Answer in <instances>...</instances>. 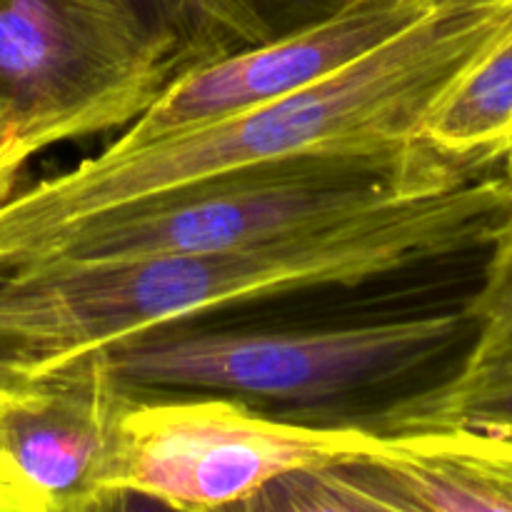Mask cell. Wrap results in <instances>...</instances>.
I'll list each match as a JSON object with an SVG mask.
<instances>
[{
    "mask_svg": "<svg viewBox=\"0 0 512 512\" xmlns=\"http://www.w3.org/2000/svg\"><path fill=\"white\" fill-rule=\"evenodd\" d=\"M78 512H190L153 495L128 488H108L95 493Z\"/></svg>",
    "mask_w": 512,
    "mask_h": 512,
    "instance_id": "cell-16",
    "label": "cell"
},
{
    "mask_svg": "<svg viewBox=\"0 0 512 512\" xmlns=\"http://www.w3.org/2000/svg\"><path fill=\"white\" fill-rule=\"evenodd\" d=\"M512 215L503 173L333 228L210 255L0 273V365L33 380L133 335L303 290L358 288L485 248Z\"/></svg>",
    "mask_w": 512,
    "mask_h": 512,
    "instance_id": "cell-1",
    "label": "cell"
},
{
    "mask_svg": "<svg viewBox=\"0 0 512 512\" xmlns=\"http://www.w3.org/2000/svg\"><path fill=\"white\" fill-rule=\"evenodd\" d=\"M465 328V310L313 330L185 333L175 325L105 350L115 378L135 395L323 403L423 368Z\"/></svg>",
    "mask_w": 512,
    "mask_h": 512,
    "instance_id": "cell-4",
    "label": "cell"
},
{
    "mask_svg": "<svg viewBox=\"0 0 512 512\" xmlns=\"http://www.w3.org/2000/svg\"><path fill=\"white\" fill-rule=\"evenodd\" d=\"M438 3L348 0L315 23L178 75L110 145L140 148L308 88L405 33Z\"/></svg>",
    "mask_w": 512,
    "mask_h": 512,
    "instance_id": "cell-7",
    "label": "cell"
},
{
    "mask_svg": "<svg viewBox=\"0 0 512 512\" xmlns=\"http://www.w3.org/2000/svg\"><path fill=\"white\" fill-rule=\"evenodd\" d=\"M512 28V0H440L338 73L270 103L93 158L0 198V270L103 215L285 160L413 148L440 95Z\"/></svg>",
    "mask_w": 512,
    "mask_h": 512,
    "instance_id": "cell-2",
    "label": "cell"
},
{
    "mask_svg": "<svg viewBox=\"0 0 512 512\" xmlns=\"http://www.w3.org/2000/svg\"><path fill=\"white\" fill-rule=\"evenodd\" d=\"M38 150L20 135L18 123L0 108V198L13 193L20 185V175L28 168Z\"/></svg>",
    "mask_w": 512,
    "mask_h": 512,
    "instance_id": "cell-14",
    "label": "cell"
},
{
    "mask_svg": "<svg viewBox=\"0 0 512 512\" xmlns=\"http://www.w3.org/2000/svg\"><path fill=\"white\" fill-rule=\"evenodd\" d=\"M368 425H303L268 418L223 395H135L120 418L108 488L153 495L183 510L248 498L290 470L368 458Z\"/></svg>",
    "mask_w": 512,
    "mask_h": 512,
    "instance_id": "cell-6",
    "label": "cell"
},
{
    "mask_svg": "<svg viewBox=\"0 0 512 512\" xmlns=\"http://www.w3.org/2000/svg\"><path fill=\"white\" fill-rule=\"evenodd\" d=\"M470 170L425 145L378 153H330L220 175L58 235L5 270L80 260L168 258L253 248L333 228L453 190Z\"/></svg>",
    "mask_w": 512,
    "mask_h": 512,
    "instance_id": "cell-3",
    "label": "cell"
},
{
    "mask_svg": "<svg viewBox=\"0 0 512 512\" xmlns=\"http://www.w3.org/2000/svg\"><path fill=\"white\" fill-rule=\"evenodd\" d=\"M25 383H30V380L20 378L18 373H13L10 368L0 365V393H3V390H10V388H18V385H25Z\"/></svg>",
    "mask_w": 512,
    "mask_h": 512,
    "instance_id": "cell-17",
    "label": "cell"
},
{
    "mask_svg": "<svg viewBox=\"0 0 512 512\" xmlns=\"http://www.w3.org/2000/svg\"><path fill=\"white\" fill-rule=\"evenodd\" d=\"M488 248L483 285L463 308L475 340L458 373L393 405L370 430L470 428L512 438V215Z\"/></svg>",
    "mask_w": 512,
    "mask_h": 512,
    "instance_id": "cell-9",
    "label": "cell"
},
{
    "mask_svg": "<svg viewBox=\"0 0 512 512\" xmlns=\"http://www.w3.org/2000/svg\"><path fill=\"white\" fill-rule=\"evenodd\" d=\"M133 398L95 350L0 393V450L55 512H78L105 490Z\"/></svg>",
    "mask_w": 512,
    "mask_h": 512,
    "instance_id": "cell-8",
    "label": "cell"
},
{
    "mask_svg": "<svg viewBox=\"0 0 512 512\" xmlns=\"http://www.w3.org/2000/svg\"><path fill=\"white\" fill-rule=\"evenodd\" d=\"M0 108H3V105H0Z\"/></svg>",
    "mask_w": 512,
    "mask_h": 512,
    "instance_id": "cell-19",
    "label": "cell"
},
{
    "mask_svg": "<svg viewBox=\"0 0 512 512\" xmlns=\"http://www.w3.org/2000/svg\"><path fill=\"white\" fill-rule=\"evenodd\" d=\"M420 143L470 170H493L512 145V28L428 110Z\"/></svg>",
    "mask_w": 512,
    "mask_h": 512,
    "instance_id": "cell-11",
    "label": "cell"
},
{
    "mask_svg": "<svg viewBox=\"0 0 512 512\" xmlns=\"http://www.w3.org/2000/svg\"><path fill=\"white\" fill-rule=\"evenodd\" d=\"M500 173H503L505 183H508V188L512 193V145L508 148V153L503 155V160H500Z\"/></svg>",
    "mask_w": 512,
    "mask_h": 512,
    "instance_id": "cell-18",
    "label": "cell"
},
{
    "mask_svg": "<svg viewBox=\"0 0 512 512\" xmlns=\"http://www.w3.org/2000/svg\"><path fill=\"white\" fill-rule=\"evenodd\" d=\"M178 75L130 0H0V105L38 153L120 133Z\"/></svg>",
    "mask_w": 512,
    "mask_h": 512,
    "instance_id": "cell-5",
    "label": "cell"
},
{
    "mask_svg": "<svg viewBox=\"0 0 512 512\" xmlns=\"http://www.w3.org/2000/svg\"><path fill=\"white\" fill-rule=\"evenodd\" d=\"M173 43L180 75L285 35L283 0H130Z\"/></svg>",
    "mask_w": 512,
    "mask_h": 512,
    "instance_id": "cell-13",
    "label": "cell"
},
{
    "mask_svg": "<svg viewBox=\"0 0 512 512\" xmlns=\"http://www.w3.org/2000/svg\"><path fill=\"white\" fill-rule=\"evenodd\" d=\"M193 512V510H190ZM195 512H430L375 458H350L278 475L248 498Z\"/></svg>",
    "mask_w": 512,
    "mask_h": 512,
    "instance_id": "cell-12",
    "label": "cell"
},
{
    "mask_svg": "<svg viewBox=\"0 0 512 512\" xmlns=\"http://www.w3.org/2000/svg\"><path fill=\"white\" fill-rule=\"evenodd\" d=\"M0 512H55L0 450Z\"/></svg>",
    "mask_w": 512,
    "mask_h": 512,
    "instance_id": "cell-15",
    "label": "cell"
},
{
    "mask_svg": "<svg viewBox=\"0 0 512 512\" xmlns=\"http://www.w3.org/2000/svg\"><path fill=\"white\" fill-rule=\"evenodd\" d=\"M378 435L370 458L430 512H512V438L470 428Z\"/></svg>",
    "mask_w": 512,
    "mask_h": 512,
    "instance_id": "cell-10",
    "label": "cell"
}]
</instances>
